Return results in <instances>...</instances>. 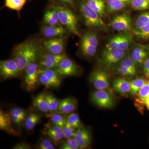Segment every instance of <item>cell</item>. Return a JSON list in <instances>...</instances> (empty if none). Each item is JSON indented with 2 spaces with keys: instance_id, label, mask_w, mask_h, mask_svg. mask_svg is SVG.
Here are the masks:
<instances>
[{
  "instance_id": "1",
  "label": "cell",
  "mask_w": 149,
  "mask_h": 149,
  "mask_svg": "<svg viewBox=\"0 0 149 149\" xmlns=\"http://www.w3.org/2000/svg\"><path fill=\"white\" fill-rule=\"evenodd\" d=\"M38 51L37 44L32 40L26 41L15 48L13 59L17 63L19 72L24 70L30 63L36 61Z\"/></svg>"
},
{
  "instance_id": "2",
  "label": "cell",
  "mask_w": 149,
  "mask_h": 149,
  "mask_svg": "<svg viewBox=\"0 0 149 149\" xmlns=\"http://www.w3.org/2000/svg\"><path fill=\"white\" fill-rule=\"evenodd\" d=\"M79 7L86 26L91 28L106 30L107 26L102 17L92 9L83 0H79Z\"/></svg>"
},
{
  "instance_id": "3",
  "label": "cell",
  "mask_w": 149,
  "mask_h": 149,
  "mask_svg": "<svg viewBox=\"0 0 149 149\" xmlns=\"http://www.w3.org/2000/svg\"><path fill=\"white\" fill-rule=\"evenodd\" d=\"M59 14L61 24L64 25L70 32L77 36H80L77 29V17L73 12L65 7L59 6L56 7Z\"/></svg>"
},
{
  "instance_id": "4",
  "label": "cell",
  "mask_w": 149,
  "mask_h": 149,
  "mask_svg": "<svg viewBox=\"0 0 149 149\" xmlns=\"http://www.w3.org/2000/svg\"><path fill=\"white\" fill-rule=\"evenodd\" d=\"M98 45V40L95 32L89 31L82 36L80 48L84 56L92 57L95 55Z\"/></svg>"
},
{
  "instance_id": "5",
  "label": "cell",
  "mask_w": 149,
  "mask_h": 149,
  "mask_svg": "<svg viewBox=\"0 0 149 149\" xmlns=\"http://www.w3.org/2000/svg\"><path fill=\"white\" fill-rule=\"evenodd\" d=\"M125 56V51L106 48L102 52L100 62L104 66L107 68L111 67L120 62Z\"/></svg>"
},
{
  "instance_id": "6",
  "label": "cell",
  "mask_w": 149,
  "mask_h": 149,
  "mask_svg": "<svg viewBox=\"0 0 149 149\" xmlns=\"http://www.w3.org/2000/svg\"><path fill=\"white\" fill-rule=\"evenodd\" d=\"M35 61H32L29 63L24 70V83L28 91L34 90L39 82V66Z\"/></svg>"
},
{
  "instance_id": "7",
  "label": "cell",
  "mask_w": 149,
  "mask_h": 149,
  "mask_svg": "<svg viewBox=\"0 0 149 149\" xmlns=\"http://www.w3.org/2000/svg\"><path fill=\"white\" fill-rule=\"evenodd\" d=\"M133 41V36L130 33H121L111 38L106 45V48L125 51L129 48Z\"/></svg>"
},
{
  "instance_id": "8",
  "label": "cell",
  "mask_w": 149,
  "mask_h": 149,
  "mask_svg": "<svg viewBox=\"0 0 149 149\" xmlns=\"http://www.w3.org/2000/svg\"><path fill=\"white\" fill-rule=\"evenodd\" d=\"M109 25L117 32H127L132 28V19L129 14L124 13L114 17Z\"/></svg>"
},
{
  "instance_id": "9",
  "label": "cell",
  "mask_w": 149,
  "mask_h": 149,
  "mask_svg": "<svg viewBox=\"0 0 149 149\" xmlns=\"http://www.w3.org/2000/svg\"><path fill=\"white\" fill-rule=\"evenodd\" d=\"M90 81L97 90H106L110 86L108 74L101 69L96 70L92 72Z\"/></svg>"
},
{
  "instance_id": "10",
  "label": "cell",
  "mask_w": 149,
  "mask_h": 149,
  "mask_svg": "<svg viewBox=\"0 0 149 149\" xmlns=\"http://www.w3.org/2000/svg\"><path fill=\"white\" fill-rule=\"evenodd\" d=\"M91 101L102 108H111L114 104L113 98L105 90H97L91 95Z\"/></svg>"
},
{
  "instance_id": "11",
  "label": "cell",
  "mask_w": 149,
  "mask_h": 149,
  "mask_svg": "<svg viewBox=\"0 0 149 149\" xmlns=\"http://www.w3.org/2000/svg\"><path fill=\"white\" fill-rule=\"evenodd\" d=\"M19 72L18 65L14 60L2 61L0 62V73L4 79L17 77Z\"/></svg>"
},
{
  "instance_id": "12",
  "label": "cell",
  "mask_w": 149,
  "mask_h": 149,
  "mask_svg": "<svg viewBox=\"0 0 149 149\" xmlns=\"http://www.w3.org/2000/svg\"><path fill=\"white\" fill-rule=\"evenodd\" d=\"M65 57V54H56L50 52L44 54L40 56L39 61V66L54 69Z\"/></svg>"
},
{
  "instance_id": "13",
  "label": "cell",
  "mask_w": 149,
  "mask_h": 149,
  "mask_svg": "<svg viewBox=\"0 0 149 149\" xmlns=\"http://www.w3.org/2000/svg\"><path fill=\"white\" fill-rule=\"evenodd\" d=\"M44 132L56 145L60 144L65 138L62 129L52 123L46 124Z\"/></svg>"
},
{
  "instance_id": "14",
  "label": "cell",
  "mask_w": 149,
  "mask_h": 149,
  "mask_svg": "<svg viewBox=\"0 0 149 149\" xmlns=\"http://www.w3.org/2000/svg\"><path fill=\"white\" fill-rule=\"evenodd\" d=\"M54 70L61 76H72L77 72L76 65L66 57L60 62Z\"/></svg>"
},
{
  "instance_id": "15",
  "label": "cell",
  "mask_w": 149,
  "mask_h": 149,
  "mask_svg": "<svg viewBox=\"0 0 149 149\" xmlns=\"http://www.w3.org/2000/svg\"><path fill=\"white\" fill-rule=\"evenodd\" d=\"M44 47L51 53L59 54H62L64 47L63 39L61 38H54L44 41Z\"/></svg>"
},
{
  "instance_id": "16",
  "label": "cell",
  "mask_w": 149,
  "mask_h": 149,
  "mask_svg": "<svg viewBox=\"0 0 149 149\" xmlns=\"http://www.w3.org/2000/svg\"><path fill=\"white\" fill-rule=\"evenodd\" d=\"M74 139L77 141L80 149L88 148L91 145V135L88 129L83 126L77 129Z\"/></svg>"
},
{
  "instance_id": "17",
  "label": "cell",
  "mask_w": 149,
  "mask_h": 149,
  "mask_svg": "<svg viewBox=\"0 0 149 149\" xmlns=\"http://www.w3.org/2000/svg\"><path fill=\"white\" fill-rule=\"evenodd\" d=\"M10 114L2 109L0 110V129L12 135H17V132L13 128Z\"/></svg>"
},
{
  "instance_id": "18",
  "label": "cell",
  "mask_w": 149,
  "mask_h": 149,
  "mask_svg": "<svg viewBox=\"0 0 149 149\" xmlns=\"http://www.w3.org/2000/svg\"><path fill=\"white\" fill-rule=\"evenodd\" d=\"M77 101L72 97H67L61 100L57 112L63 114H70L77 108Z\"/></svg>"
},
{
  "instance_id": "19",
  "label": "cell",
  "mask_w": 149,
  "mask_h": 149,
  "mask_svg": "<svg viewBox=\"0 0 149 149\" xmlns=\"http://www.w3.org/2000/svg\"><path fill=\"white\" fill-rule=\"evenodd\" d=\"M42 32L43 35L48 38L61 37L66 33V29L61 25L49 26L46 25L42 27Z\"/></svg>"
},
{
  "instance_id": "20",
  "label": "cell",
  "mask_w": 149,
  "mask_h": 149,
  "mask_svg": "<svg viewBox=\"0 0 149 149\" xmlns=\"http://www.w3.org/2000/svg\"><path fill=\"white\" fill-rule=\"evenodd\" d=\"M130 56L137 65H142L148 58V53L144 47L138 46L134 48Z\"/></svg>"
},
{
  "instance_id": "21",
  "label": "cell",
  "mask_w": 149,
  "mask_h": 149,
  "mask_svg": "<svg viewBox=\"0 0 149 149\" xmlns=\"http://www.w3.org/2000/svg\"><path fill=\"white\" fill-rule=\"evenodd\" d=\"M43 20L45 24L47 25H60L58 13L56 7L52 8L46 11L44 15Z\"/></svg>"
},
{
  "instance_id": "22",
  "label": "cell",
  "mask_w": 149,
  "mask_h": 149,
  "mask_svg": "<svg viewBox=\"0 0 149 149\" xmlns=\"http://www.w3.org/2000/svg\"><path fill=\"white\" fill-rule=\"evenodd\" d=\"M33 104L38 110L47 114L49 116V108L46 94L42 93L36 96L33 100Z\"/></svg>"
},
{
  "instance_id": "23",
  "label": "cell",
  "mask_w": 149,
  "mask_h": 149,
  "mask_svg": "<svg viewBox=\"0 0 149 149\" xmlns=\"http://www.w3.org/2000/svg\"><path fill=\"white\" fill-rule=\"evenodd\" d=\"M38 71L46 76L48 79L53 82L57 88L61 84L62 82L61 76L54 69L47 68L39 66Z\"/></svg>"
},
{
  "instance_id": "24",
  "label": "cell",
  "mask_w": 149,
  "mask_h": 149,
  "mask_svg": "<svg viewBox=\"0 0 149 149\" xmlns=\"http://www.w3.org/2000/svg\"><path fill=\"white\" fill-rule=\"evenodd\" d=\"M113 86L116 92L122 95H125L130 91V82L124 78L115 79L113 81Z\"/></svg>"
},
{
  "instance_id": "25",
  "label": "cell",
  "mask_w": 149,
  "mask_h": 149,
  "mask_svg": "<svg viewBox=\"0 0 149 149\" xmlns=\"http://www.w3.org/2000/svg\"><path fill=\"white\" fill-rule=\"evenodd\" d=\"M107 11L113 13L123 10L129 5L128 0H106Z\"/></svg>"
},
{
  "instance_id": "26",
  "label": "cell",
  "mask_w": 149,
  "mask_h": 149,
  "mask_svg": "<svg viewBox=\"0 0 149 149\" xmlns=\"http://www.w3.org/2000/svg\"><path fill=\"white\" fill-rule=\"evenodd\" d=\"M85 2L102 17L105 14L106 5L104 0H86Z\"/></svg>"
},
{
  "instance_id": "27",
  "label": "cell",
  "mask_w": 149,
  "mask_h": 149,
  "mask_svg": "<svg viewBox=\"0 0 149 149\" xmlns=\"http://www.w3.org/2000/svg\"><path fill=\"white\" fill-rule=\"evenodd\" d=\"M40 114L32 113L26 117L24 121V127L28 131L32 130L35 128L41 119Z\"/></svg>"
},
{
  "instance_id": "28",
  "label": "cell",
  "mask_w": 149,
  "mask_h": 149,
  "mask_svg": "<svg viewBox=\"0 0 149 149\" xmlns=\"http://www.w3.org/2000/svg\"><path fill=\"white\" fill-rule=\"evenodd\" d=\"M146 80L147 78L146 79L143 77H137L130 82V94L133 96L137 95L139 91L145 84Z\"/></svg>"
},
{
  "instance_id": "29",
  "label": "cell",
  "mask_w": 149,
  "mask_h": 149,
  "mask_svg": "<svg viewBox=\"0 0 149 149\" xmlns=\"http://www.w3.org/2000/svg\"><path fill=\"white\" fill-rule=\"evenodd\" d=\"M46 96L49 108V117H50L52 115L57 112L60 100H58L53 94H46Z\"/></svg>"
},
{
  "instance_id": "30",
  "label": "cell",
  "mask_w": 149,
  "mask_h": 149,
  "mask_svg": "<svg viewBox=\"0 0 149 149\" xmlns=\"http://www.w3.org/2000/svg\"><path fill=\"white\" fill-rule=\"evenodd\" d=\"M129 5L134 10H149V0H128Z\"/></svg>"
},
{
  "instance_id": "31",
  "label": "cell",
  "mask_w": 149,
  "mask_h": 149,
  "mask_svg": "<svg viewBox=\"0 0 149 149\" xmlns=\"http://www.w3.org/2000/svg\"><path fill=\"white\" fill-rule=\"evenodd\" d=\"M149 23V11L144 12L139 15L135 22L134 30H139Z\"/></svg>"
},
{
  "instance_id": "32",
  "label": "cell",
  "mask_w": 149,
  "mask_h": 149,
  "mask_svg": "<svg viewBox=\"0 0 149 149\" xmlns=\"http://www.w3.org/2000/svg\"><path fill=\"white\" fill-rule=\"evenodd\" d=\"M27 0H5V6L19 12L25 5Z\"/></svg>"
},
{
  "instance_id": "33",
  "label": "cell",
  "mask_w": 149,
  "mask_h": 149,
  "mask_svg": "<svg viewBox=\"0 0 149 149\" xmlns=\"http://www.w3.org/2000/svg\"><path fill=\"white\" fill-rule=\"evenodd\" d=\"M51 121L55 125H57L62 129L66 121V117L64 114L57 112L50 116Z\"/></svg>"
},
{
  "instance_id": "34",
  "label": "cell",
  "mask_w": 149,
  "mask_h": 149,
  "mask_svg": "<svg viewBox=\"0 0 149 149\" xmlns=\"http://www.w3.org/2000/svg\"><path fill=\"white\" fill-rule=\"evenodd\" d=\"M66 120L70 125L75 129H78L82 126L79 115L75 113H71L66 116Z\"/></svg>"
},
{
  "instance_id": "35",
  "label": "cell",
  "mask_w": 149,
  "mask_h": 149,
  "mask_svg": "<svg viewBox=\"0 0 149 149\" xmlns=\"http://www.w3.org/2000/svg\"><path fill=\"white\" fill-rule=\"evenodd\" d=\"M59 147L61 149H80L78 143L74 138L66 139L60 144Z\"/></svg>"
},
{
  "instance_id": "36",
  "label": "cell",
  "mask_w": 149,
  "mask_h": 149,
  "mask_svg": "<svg viewBox=\"0 0 149 149\" xmlns=\"http://www.w3.org/2000/svg\"><path fill=\"white\" fill-rule=\"evenodd\" d=\"M133 33L136 37L142 40L149 39V23L139 30H133Z\"/></svg>"
},
{
  "instance_id": "37",
  "label": "cell",
  "mask_w": 149,
  "mask_h": 149,
  "mask_svg": "<svg viewBox=\"0 0 149 149\" xmlns=\"http://www.w3.org/2000/svg\"><path fill=\"white\" fill-rule=\"evenodd\" d=\"M120 65L137 72V65L136 64L130 55L125 56L120 62Z\"/></svg>"
},
{
  "instance_id": "38",
  "label": "cell",
  "mask_w": 149,
  "mask_h": 149,
  "mask_svg": "<svg viewBox=\"0 0 149 149\" xmlns=\"http://www.w3.org/2000/svg\"><path fill=\"white\" fill-rule=\"evenodd\" d=\"M76 129L73 128L72 126L70 125L69 123L66 121L63 128H62L63 132L64 135V138L65 139L74 138L76 134Z\"/></svg>"
},
{
  "instance_id": "39",
  "label": "cell",
  "mask_w": 149,
  "mask_h": 149,
  "mask_svg": "<svg viewBox=\"0 0 149 149\" xmlns=\"http://www.w3.org/2000/svg\"><path fill=\"white\" fill-rule=\"evenodd\" d=\"M140 103L143 100L149 96V79H147L146 83L137 95Z\"/></svg>"
},
{
  "instance_id": "40",
  "label": "cell",
  "mask_w": 149,
  "mask_h": 149,
  "mask_svg": "<svg viewBox=\"0 0 149 149\" xmlns=\"http://www.w3.org/2000/svg\"><path fill=\"white\" fill-rule=\"evenodd\" d=\"M54 143L49 139L44 138L37 144V148L38 149H54L55 146Z\"/></svg>"
},
{
  "instance_id": "41",
  "label": "cell",
  "mask_w": 149,
  "mask_h": 149,
  "mask_svg": "<svg viewBox=\"0 0 149 149\" xmlns=\"http://www.w3.org/2000/svg\"><path fill=\"white\" fill-rule=\"evenodd\" d=\"M39 72V71H38ZM38 81L47 88H57L55 84L42 73L39 72Z\"/></svg>"
},
{
  "instance_id": "42",
  "label": "cell",
  "mask_w": 149,
  "mask_h": 149,
  "mask_svg": "<svg viewBox=\"0 0 149 149\" xmlns=\"http://www.w3.org/2000/svg\"><path fill=\"white\" fill-rule=\"evenodd\" d=\"M117 72L120 75L127 77H132L136 74V72L120 65L117 68Z\"/></svg>"
},
{
  "instance_id": "43",
  "label": "cell",
  "mask_w": 149,
  "mask_h": 149,
  "mask_svg": "<svg viewBox=\"0 0 149 149\" xmlns=\"http://www.w3.org/2000/svg\"><path fill=\"white\" fill-rule=\"evenodd\" d=\"M10 113H13L18 116L21 118L23 120H25L26 118V111L20 107H15L10 111Z\"/></svg>"
},
{
  "instance_id": "44",
  "label": "cell",
  "mask_w": 149,
  "mask_h": 149,
  "mask_svg": "<svg viewBox=\"0 0 149 149\" xmlns=\"http://www.w3.org/2000/svg\"><path fill=\"white\" fill-rule=\"evenodd\" d=\"M143 71L147 79H149V58L146 60L142 65Z\"/></svg>"
},
{
  "instance_id": "45",
  "label": "cell",
  "mask_w": 149,
  "mask_h": 149,
  "mask_svg": "<svg viewBox=\"0 0 149 149\" xmlns=\"http://www.w3.org/2000/svg\"><path fill=\"white\" fill-rule=\"evenodd\" d=\"M10 114L12 121L15 125H17V126L21 125L22 123L24 121V120L22 119L21 118L19 117V116L10 113Z\"/></svg>"
},
{
  "instance_id": "46",
  "label": "cell",
  "mask_w": 149,
  "mask_h": 149,
  "mask_svg": "<svg viewBox=\"0 0 149 149\" xmlns=\"http://www.w3.org/2000/svg\"><path fill=\"white\" fill-rule=\"evenodd\" d=\"M31 147L29 144L26 143H22L16 144L13 149H29Z\"/></svg>"
},
{
  "instance_id": "47",
  "label": "cell",
  "mask_w": 149,
  "mask_h": 149,
  "mask_svg": "<svg viewBox=\"0 0 149 149\" xmlns=\"http://www.w3.org/2000/svg\"><path fill=\"white\" fill-rule=\"evenodd\" d=\"M141 104H144L149 111V96L143 100L141 102Z\"/></svg>"
},
{
  "instance_id": "48",
  "label": "cell",
  "mask_w": 149,
  "mask_h": 149,
  "mask_svg": "<svg viewBox=\"0 0 149 149\" xmlns=\"http://www.w3.org/2000/svg\"><path fill=\"white\" fill-rule=\"evenodd\" d=\"M59 1L64 3L70 6H72L74 5V0H59Z\"/></svg>"
},
{
  "instance_id": "49",
  "label": "cell",
  "mask_w": 149,
  "mask_h": 149,
  "mask_svg": "<svg viewBox=\"0 0 149 149\" xmlns=\"http://www.w3.org/2000/svg\"><path fill=\"white\" fill-rule=\"evenodd\" d=\"M148 50H149V45L148 46Z\"/></svg>"
}]
</instances>
